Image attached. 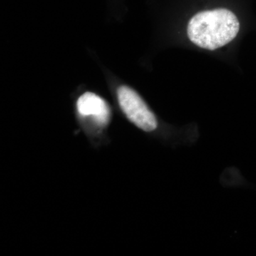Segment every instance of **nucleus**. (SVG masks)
Masks as SVG:
<instances>
[{"label":"nucleus","mask_w":256,"mask_h":256,"mask_svg":"<svg viewBox=\"0 0 256 256\" xmlns=\"http://www.w3.org/2000/svg\"><path fill=\"white\" fill-rule=\"evenodd\" d=\"M77 110L80 116L89 118L99 127H104L110 121V107L102 98L92 92H87L79 97Z\"/></svg>","instance_id":"obj_3"},{"label":"nucleus","mask_w":256,"mask_h":256,"mask_svg":"<svg viewBox=\"0 0 256 256\" xmlns=\"http://www.w3.org/2000/svg\"><path fill=\"white\" fill-rule=\"evenodd\" d=\"M239 30L240 23L234 13L220 8L195 14L188 22V35L196 46L214 50L233 41Z\"/></svg>","instance_id":"obj_1"},{"label":"nucleus","mask_w":256,"mask_h":256,"mask_svg":"<svg viewBox=\"0 0 256 256\" xmlns=\"http://www.w3.org/2000/svg\"><path fill=\"white\" fill-rule=\"evenodd\" d=\"M120 107L130 122L146 132L158 128V120L142 98L131 88L122 86L118 89Z\"/></svg>","instance_id":"obj_2"}]
</instances>
